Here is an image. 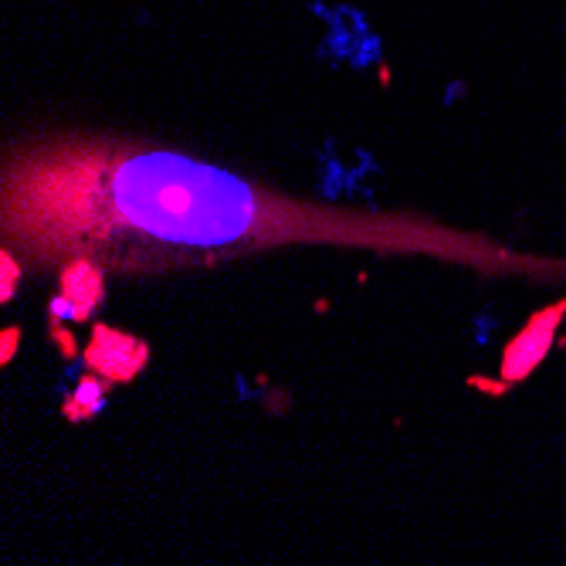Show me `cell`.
<instances>
[{"mask_svg":"<svg viewBox=\"0 0 566 566\" xmlns=\"http://www.w3.org/2000/svg\"><path fill=\"white\" fill-rule=\"evenodd\" d=\"M109 218L129 231L177 244H228L259 221L251 190L218 170L167 153L136 157L109 177Z\"/></svg>","mask_w":566,"mask_h":566,"instance_id":"obj_1","label":"cell"},{"mask_svg":"<svg viewBox=\"0 0 566 566\" xmlns=\"http://www.w3.org/2000/svg\"><path fill=\"white\" fill-rule=\"evenodd\" d=\"M149 359V349L143 339L119 333L113 326H95L92 329V343L85 349V364L95 377L109 380V384H126L133 380Z\"/></svg>","mask_w":566,"mask_h":566,"instance_id":"obj_2","label":"cell"},{"mask_svg":"<svg viewBox=\"0 0 566 566\" xmlns=\"http://www.w3.org/2000/svg\"><path fill=\"white\" fill-rule=\"evenodd\" d=\"M563 316H566V298L549 305V308H543V313H536L526 323V329L505 346V353H502V380L505 384L526 380L543 364L549 346H553V339H556V329H559Z\"/></svg>","mask_w":566,"mask_h":566,"instance_id":"obj_3","label":"cell"},{"mask_svg":"<svg viewBox=\"0 0 566 566\" xmlns=\"http://www.w3.org/2000/svg\"><path fill=\"white\" fill-rule=\"evenodd\" d=\"M106 289H102V272L88 262V259H78V262H69L65 272H62V295L51 302V313L55 316H65V319H88Z\"/></svg>","mask_w":566,"mask_h":566,"instance_id":"obj_4","label":"cell"},{"mask_svg":"<svg viewBox=\"0 0 566 566\" xmlns=\"http://www.w3.org/2000/svg\"><path fill=\"white\" fill-rule=\"evenodd\" d=\"M109 384V380H106ZM106 384H98L95 374H85L78 390L65 400V418L69 421H85L102 410V400H106Z\"/></svg>","mask_w":566,"mask_h":566,"instance_id":"obj_5","label":"cell"},{"mask_svg":"<svg viewBox=\"0 0 566 566\" xmlns=\"http://www.w3.org/2000/svg\"><path fill=\"white\" fill-rule=\"evenodd\" d=\"M0 269H4V285H0V298L11 302V295H14V282H18V262L11 259V254H4V259H0Z\"/></svg>","mask_w":566,"mask_h":566,"instance_id":"obj_6","label":"cell"},{"mask_svg":"<svg viewBox=\"0 0 566 566\" xmlns=\"http://www.w3.org/2000/svg\"><path fill=\"white\" fill-rule=\"evenodd\" d=\"M14 339H18V329H8L4 333V364H11V356H14Z\"/></svg>","mask_w":566,"mask_h":566,"instance_id":"obj_7","label":"cell"}]
</instances>
